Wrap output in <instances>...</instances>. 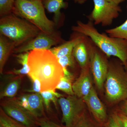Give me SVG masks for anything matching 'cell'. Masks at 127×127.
I'll return each mask as SVG.
<instances>
[{
  "label": "cell",
  "mask_w": 127,
  "mask_h": 127,
  "mask_svg": "<svg viewBox=\"0 0 127 127\" xmlns=\"http://www.w3.org/2000/svg\"><path fill=\"white\" fill-rule=\"evenodd\" d=\"M58 103L62 112V123L65 127H73L81 116L85 112L84 100L76 95H68L58 99Z\"/></svg>",
  "instance_id": "obj_8"
},
{
  "label": "cell",
  "mask_w": 127,
  "mask_h": 127,
  "mask_svg": "<svg viewBox=\"0 0 127 127\" xmlns=\"http://www.w3.org/2000/svg\"><path fill=\"white\" fill-rule=\"evenodd\" d=\"M16 47L14 42L0 34V72L2 74L3 69L8 58Z\"/></svg>",
  "instance_id": "obj_18"
},
{
  "label": "cell",
  "mask_w": 127,
  "mask_h": 127,
  "mask_svg": "<svg viewBox=\"0 0 127 127\" xmlns=\"http://www.w3.org/2000/svg\"><path fill=\"white\" fill-rule=\"evenodd\" d=\"M108 1L116 4L119 5L122 2L125 1V0H108Z\"/></svg>",
  "instance_id": "obj_32"
},
{
  "label": "cell",
  "mask_w": 127,
  "mask_h": 127,
  "mask_svg": "<svg viewBox=\"0 0 127 127\" xmlns=\"http://www.w3.org/2000/svg\"><path fill=\"white\" fill-rule=\"evenodd\" d=\"M28 64L30 71L28 76L40 82L41 92L55 90L64 76L62 67L50 50L35 49L30 51Z\"/></svg>",
  "instance_id": "obj_1"
},
{
  "label": "cell",
  "mask_w": 127,
  "mask_h": 127,
  "mask_svg": "<svg viewBox=\"0 0 127 127\" xmlns=\"http://www.w3.org/2000/svg\"><path fill=\"white\" fill-rule=\"evenodd\" d=\"M113 114L120 127H127V116L121 112Z\"/></svg>",
  "instance_id": "obj_29"
},
{
  "label": "cell",
  "mask_w": 127,
  "mask_h": 127,
  "mask_svg": "<svg viewBox=\"0 0 127 127\" xmlns=\"http://www.w3.org/2000/svg\"><path fill=\"white\" fill-rule=\"evenodd\" d=\"M84 37L83 34L73 32L70 40L64 43L51 48L50 51L57 59L72 54L73 50L75 46L82 40Z\"/></svg>",
  "instance_id": "obj_16"
},
{
  "label": "cell",
  "mask_w": 127,
  "mask_h": 127,
  "mask_svg": "<svg viewBox=\"0 0 127 127\" xmlns=\"http://www.w3.org/2000/svg\"><path fill=\"white\" fill-rule=\"evenodd\" d=\"M73 32H78L88 37L108 57H116L124 66L127 64V40L112 37L107 34L100 33L94 26L92 21L87 23L78 21L76 25L72 26Z\"/></svg>",
  "instance_id": "obj_2"
},
{
  "label": "cell",
  "mask_w": 127,
  "mask_h": 127,
  "mask_svg": "<svg viewBox=\"0 0 127 127\" xmlns=\"http://www.w3.org/2000/svg\"><path fill=\"white\" fill-rule=\"evenodd\" d=\"M106 33L112 37L120 38L127 40V19L124 23L117 27L108 29Z\"/></svg>",
  "instance_id": "obj_21"
},
{
  "label": "cell",
  "mask_w": 127,
  "mask_h": 127,
  "mask_svg": "<svg viewBox=\"0 0 127 127\" xmlns=\"http://www.w3.org/2000/svg\"><path fill=\"white\" fill-rule=\"evenodd\" d=\"M125 67H126V68H127V64L125 66Z\"/></svg>",
  "instance_id": "obj_34"
},
{
  "label": "cell",
  "mask_w": 127,
  "mask_h": 127,
  "mask_svg": "<svg viewBox=\"0 0 127 127\" xmlns=\"http://www.w3.org/2000/svg\"><path fill=\"white\" fill-rule=\"evenodd\" d=\"M93 0L94 9L87 17L94 25L100 24L103 27L110 26L122 12L119 5L114 4L108 0Z\"/></svg>",
  "instance_id": "obj_7"
},
{
  "label": "cell",
  "mask_w": 127,
  "mask_h": 127,
  "mask_svg": "<svg viewBox=\"0 0 127 127\" xmlns=\"http://www.w3.org/2000/svg\"><path fill=\"white\" fill-rule=\"evenodd\" d=\"M0 125L2 127H26L9 117L1 108L0 111Z\"/></svg>",
  "instance_id": "obj_22"
},
{
  "label": "cell",
  "mask_w": 127,
  "mask_h": 127,
  "mask_svg": "<svg viewBox=\"0 0 127 127\" xmlns=\"http://www.w3.org/2000/svg\"><path fill=\"white\" fill-rule=\"evenodd\" d=\"M105 127H120L114 114L109 117L105 123Z\"/></svg>",
  "instance_id": "obj_30"
},
{
  "label": "cell",
  "mask_w": 127,
  "mask_h": 127,
  "mask_svg": "<svg viewBox=\"0 0 127 127\" xmlns=\"http://www.w3.org/2000/svg\"><path fill=\"white\" fill-rule=\"evenodd\" d=\"M123 66L119 59L118 61L109 62L104 84L106 98L110 103L127 99V71Z\"/></svg>",
  "instance_id": "obj_5"
},
{
  "label": "cell",
  "mask_w": 127,
  "mask_h": 127,
  "mask_svg": "<svg viewBox=\"0 0 127 127\" xmlns=\"http://www.w3.org/2000/svg\"><path fill=\"white\" fill-rule=\"evenodd\" d=\"M45 9L41 0H16L12 13L50 34L56 30V26L54 21L47 18Z\"/></svg>",
  "instance_id": "obj_4"
},
{
  "label": "cell",
  "mask_w": 127,
  "mask_h": 127,
  "mask_svg": "<svg viewBox=\"0 0 127 127\" xmlns=\"http://www.w3.org/2000/svg\"><path fill=\"white\" fill-rule=\"evenodd\" d=\"M65 41L62 37L61 32L57 30L50 34L41 31L34 39L15 48L13 53L17 54L35 49L50 50L52 46L59 45Z\"/></svg>",
  "instance_id": "obj_9"
},
{
  "label": "cell",
  "mask_w": 127,
  "mask_h": 127,
  "mask_svg": "<svg viewBox=\"0 0 127 127\" xmlns=\"http://www.w3.org/2000/svg\"><path fill=\"white\" fill-rule=\"evenodd\" d=\"M42 98L43 104L46 109L49 110L50 109V103L52 102L57 108L58 98L63 97V95L56 92L55 90L43 91L40 93Z\"/></svg>",
  "instance_id": "obj_19"
},
{
  "label": "cell",
  "mask_w": 127,
  "mask_h": 127,
  "mask_svg": "<svg viewBox=\"0 0 127 127\" xmlns=\"http://www.w3.org/2000/svg\"><path fill=\"white\" fill-rule=\"evenodd\" d=\"M41 31L28 21L12 13L0 19V34L14 42L16 47L34 39Z\"/></svg>",
  "instance_id": "obj_3"
},
{
  "label": "cell",
  "mask_w": 127,
  "mask_h": 127,
  "mask_svg": "<svg viewBox=\"0 0 127 127\" xmlns=\"http://www.w3.org/2000/svg\"></svg>",
  "instance_id": "obj_37"
},
{
  "label": "cell",
  "mask_w": 127,
  "mask_h": 127,
  "mask_svg": "<svg viewBox=\"0 0 127 127\" xmlns=\"http://www.w3.org/2000/svg\"><path fill=\"white\" fill-rule=\"evenodd\" d=\"M121 107V112L127 116V99L124 101Z\"/></svg>",
  "instance_id": "obj_31"
},
{
  "label": "cell",
  "mask_w": 127,
  "mask_h": 127,
  "mask_svg": "<svg viewBox=\"0 0 127 127\" xmlns=\"http://www.w3.org/2000/svg\"><path fill=\"white\" fill-rule=\"evenodd\" d=\"M16 0H0V17L12 13Z\"/></svg>",
  "instance_id": "obj_25"
},
{
  "label": "cell",
  "mask_w": 127,
  "mask_h": 127,
  "mask_svg": "<svg viewBox=\"0 0 127 127\" xmlns=\"http://www.w3.org/2000/svg\"><path fill=\"white\" fill-rule=\"evenodd\" d=\"M73 75L66 76L64 75L63 77L61 79V81L58 84L56 89H58L62 91L68 95H74V92L72 89V81Z\"/></svg>",
  "instance_id": "obj_20"
},
{
  "label": "cell",
  "mask_w": 127,
  "mask_h": 127,
  "mask_svg": "<svg viewBox=\"0 0 127 127\" xmlns=\"http://www.w3.org/2000/svg\"><path fill=\"white\" fill-rule=\"evenodd\" d=\"M89 39L88 37L84 35L82 40L75 46L73 50V56L81 69L90 66Z\"/></svg>",
  "instance_id": "obj_15"
},
{
  "label": "cell",
  "mask_w": 127,
  "mask_h": 127,
  "mask_svg": "<svg viewBox=\"0 0 127 127\" xmlns=\"http://www.w3.org/2000/svg\"><path fill=\"white\" fill-rule=\"evenodd\" d=\"M75 3H77L79 4H83L86 2L87 0H73Z\"/></svg>",
  "instance_id": "obj_33"
},
{
  "label": "cell",
  "mask_w": 127,
  "mask_h": 127,
  "mask_svg": "<svg viewBox=\"0 0 127 127\" xmlns=\"http://www.w3.org/2000/svg\"><path fill=\"white\" fill-rule=\"evenodd\" d=\"M58 61L62 67L63 68L68 69V67L71 68H75L76 65V60L73 56L71 54L58 59Z\"/></svg>",
  "instance_id": "obj_26"
},
{
  "label": "cell",
  "mask_w": 127,
  "mask_h": 127,
  "mask_svg": "<svg viewBox=\"0 0 127 127\" xmlns=\"http://www.w3.org/2000/svg\"><path fill=\"white\" fill-rule=\"evenodd\" d=\"M0 127H2L1 125H0Z\"/></svg>",
  "instance_id": "obj_35"
},
{
  "label": "cell",
  "mask_w": 127,
  "mask_h": 127,
  "mask_svg": "<svg viewBox=\"0 0 127 127\" xmlns=\"http://www.w3.org/2000/svg\"><path fill=\"white\" fill-rule=\"evenodd\" d=\"M25 95L28 104L27 111L37 119L41 118L44 115V104L40 94L32 93Z\"/></svg>",
  "instance_id": "obj_17"
},
{
  "label": "cell",
  "mask_w": 127,
  "mask_h": 127,
  "mask_svg": "<svg viewBox=\"0 0 127 127\" xmlns=\"http://www.w3.org/2000/svg\"><path fill=\"white\" fill-rule=\"evenodd\" d=\"M22 75H16L7 73L4 77L5 81L1 85L0 99L5 97L12 98L16 95L20 87Z\"/></svg>",
  "instance_id": "obj_13"
},
{
  "label": "cell",
  "mask_w": 127,
  "mask_h": 127,
  "mask_svg": "<svg viewBox=\"0 0 127 127\" xmlns=\"http://www.w3.org/2000/svg\"><path fill=\"white\" fill-rule=\"evenodd\" d=\"M31 81L32 86L31 88L26 91L31 93H40L41 91L40 82L36 78L31 76H28Z\"/></svg>",
  "instance_id": "obj_27"
},
{
  "label": "cell",
  "mask_w": 127,
  "mask_h": 127,
  "mask_svg": "<svg viewBox=\"0 0 127 127\" xmlns=\"http://www.w3.org/2000/svg\"><path fill=\"white\" fill-rule=\"evenodd\" d=\"M45 9L54 14V22L57 28L61 27L64 22V16L61 12L62 9H66L68 4L65 0H42Z\"/></svg>",
  "instance_id": "obj_14"
},
{
  "label": "cell",
  "mask_w": 127,
  "mask_h": 127,
  "mask_svg": "<svg viewBox=\"0 0 127 127\" xmlns=\"http://www.w3.org/2000/svg\"><path fill=\"white\" fill-rule=\"evenodd\" d=\"M101 124L96 122L84 112L73 127H101Z\"/></svg>",
  "instance_id": "obj_23"
},
{
  "label": "cell",
  "mask_w": 127,
  "mask_h": 127,
  "mask_svg": "<svg viewBox=\"0 0 127 127\" xmlns=\"http://www.w3.org/2000/svg\"><path fill=\"white\" fill-rule=\"evenodd\" d=\"M2 109L9 117L26 127H35L36 119L19 104L16 99L4 102Z\"/></svg>",
  "instance_id": "obj_10"
},
{
  "label": "cell",
  "mask_w": 127,
  "mask_h": 127,
  "mask_svg": "<svg viewBox=\"0 0 127 127\" xmlns=\"http://www.w3.org/2000/svg\"><path fill=\"white\" fill-rule=\"evenodd\" d=\"M83 99L96 121L100 124L105 123L107 120L106 111L93 87Z\"/></svg>",
  "instance_id": "obj_11"
},
{
  "label": "cell",
  "mask_w": 127,
  "mask_h": 127,
  "mask_svg": "<svg viewBox=\"0 0 127 127\" xmlns=\"http://www.w3.org/2000/svg\"><path fill=\"white\" fill-rule=\"evenodd\" d=\"M29 53L30 52H27L18 53L15 55L17 62L22 65V67L20 70L21 72L23 75H28L30 72V68L28 64Z\"/></svg>",
  "instance_id": "obj_24"
},
{
  "label": "cell",
  "mask_w": 127,
  "mask_h": 127,
  "mask_svg": "<svg viewBox=\"0 0 127 127\" xmlns=\"http://www.w3.org/2000/svg\"><path fill=\"white\" fill-rule=\"evenodd\" d=\"M37 123L40 127H63L48 119L42 118L38 119Z\"/></svg>",
  "instance_id": "obj_28"
},
{
  "label": "cell",
  "mask_w": 127,
  "mask_h": 127,
  "mask_svg": "<svg viewBox=\"0 0 127 127\" xmlns=\"http://www.w3.org/2000/svg\"><path fill=\"white\" fill-rule=\"evenodd\" d=\"M90 66L81 69L79 77L72 84L74 94L78 97L83 98L88 95L92 88Z\"/></svg>",
  "instance_id": "obj_12"
},
{
  "label": "cell",
  "mask_w": 127,
  "mask_h": 127,
  "mask_svg": "<svg viewBox=\"0 0 127 127\" xmlns=\"http://www.w3.org/2000/svg\"><path fill=\"white\" fill-rule=\"evenodd\" d=\"M88 47L91 72L96 86L98 89L101 90L107 75L109 62L108 61L106 55L89 38Z\"/></svg>",
  "instance_id": "obj_6"
},
{
  "label": "cell",
  "mask_w": 127,
  "mask_h": 127,
  "mask_svg": "<svg viewBox=\"0 0 127 127\" xmlns=\"http://www.w3.org/2000/svg\"></svg>",
  "instance_id": "obj_36"
}]
</instances>
